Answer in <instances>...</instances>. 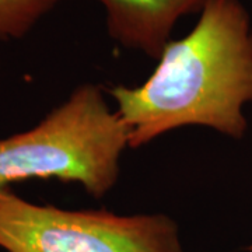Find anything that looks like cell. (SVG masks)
I'll return each instance as SVG.
<instances>
[{"label": "cell", "instance_id": "cell-1", "mask_svg": "<svg viewBox=\"0 0 252 252\" xmlns=\"http://www.w3.org/2000/svg\"><path fill=\"white\" fill-rule=\"evenodd\" d=\"M140 87L109 91L137 149L165 132L207 126L241 139L252 102V27L240 0H207L188 35L170 41Z\"/></svg>", "mask_w": 252, "mask_h": 252}, {"label": "cell", "instance_id": "cell-2", "mask_svg": "<svg viewBox=\"0 0 252 252\" xmlns=\"http://www.w3.org/2000/svg\"><path fill=\"white\" fill-rule=\"evenodd\" d=\"M129 129L101 89L81 86L35 127L0 139V190L16 182H79L94 198L115 185Z\"/></svg>", "mask_w": 252, "mask_h": 252}, {"label": "cell", "instance_id": "cell-3", "mask_svg": "<svg viewBox=\"0 0 252 252\" xmlns=\"http://www.w3.org/2000/svg\"><path fill=\"white\" fill-rule=\"evenodd\" d=\"M0 248L7 252H182L165 215L63 210L0 190Z\"/></svg>", "mask_w": 252, "mask_h": 252}, {"label": "cell", "instance_id": "cell-6", "mask_svg": "<svg viewBox=\"0 0 252 252\" xmlns=\"http://www.w3.org/2000/svg\"><path fill=\"white\" fill-rule=\"evenodd\" d=\"M248 250H250V251L252 252V245H251V247H250V248H248Z\"/></svg>", "mask_w": 252, "mask_h": 252}, {"label": "cell", "instance_id": "cell-5", "mask_svg": "<svg viewBox=\"0 0 252 252\" xmlns=\"http://www.w3.org/2000/svg\"><path fill=\"white\" fill-rule=\"evenodd\" d=\"M61 0H0V39L21 38Z\"/></svg>", "mask_w": 252, "mask_h": 252}, {"label": "cell", "instance_id": "cell-4", "mask_svg": "<svg viewBox=\"0 0 252 252\" xmlns=\"http://www.w3.org/2000/svg\"><path fill=\"white\" fill-rule=\"evenodd\" d=\"M107 10L109 35L126 48L160 58L182 16L202 10L207 0H98Z\"/></svg>", "mask_w": 252, "mask_h": 252}]
</instances>
